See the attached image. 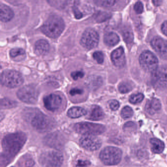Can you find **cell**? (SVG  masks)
I'll return each instance as SVG.
<instances>
[{
  "label": "cell",
  "mask_w": 167,
  "mask_h": 167,
  "mask_svg": "<svg viewBox=\"0 0 167 167\" xmlns=\"http://www.w3.org/2000/svg\"><path fill=\"white\" fill-rule=\"evenodd\" d=\"M27 140L26 135L22 132L7 135L2 141L1 165L7 164L19 152Z\"/></svg>",
  "instance_id": "cell-1"
},
{
  "label": "cell",
  "mask_w": 167,
  "mask_h": 167,
  "mask_svg": "<svg viewBox=\"0 0 167 167\" xmlns=\"http://www.w3.org/2000/svg\"><path fill=\"white\" fill-rule=\"evenodd\" d=\"M65 28V23L62 18L58 15H52L45 21L41 30L46 36L56 38L61 35Z\"/></svg>",
  "instance_id": "cell-2"
},
{
  "label": "cell",
  "mask_w": 167,
  "mask_h": 167,
  "mask_svg": "<svg viewBox=\"0 0 167 167\" xmlns=\"http://www.w3.org/2000/svg\"><path fill=\"white\" fill-rule=\"evenodd\" d=\"M39 161L46 167H60L63 162V156L59 151H46L40 155Z\"/></svg>",
  "instance_id": "cell-3"
},
{
  "label": "cell",
  "mask_w": 167,
  "mask_h": 167,
  "mask_svg": "<svg viewBox=\"0 0 167 167\" xmlns=\"http://www.w3.org/2000/svg\"><path fill=\"white\" fill-rule=\"evenodd\" d=\"M122 151L120 148L114 147H105L100 153L101 161L106 165H116L120 163Z\"/></svg>",
  "instance_id": "cell-4"
},
{
  "label": "cell",
  "mask_w": 167,
  "mask_h": 167,
  "mask_svg": "<svg viewBox=\"0 0 167 167\" xmlns=\"http://www.w3.org/2000/svg\"><path fill=\"white\" fill-rule=\"evenodd\" d=\"M1 81L3 85L9 88L17 87L21 85L24 80L20 73L15 70H5L2 73Z\"/></svg>",
  "instance_id": "cell-5"
},
{
  "label": "cell",
  "mask_w": 167,
  "mask_h": 167,
  "mask_svg": "<svg viewBox=\"0 0 167 167\" xmlns=\"http://www.w3.org/2000/svg\"><path fill=\"white\" fill-rule=\"evenodd\" d=\"M75 131L84 135H93L101 134L105 132V127L97 123L88 122L77 123L74 126Z\"/></svg>",
  "instance_id": "cell-6"
},
{
  "label": "cell",
  "mask_w": 167,
  "mask_h": 167,
  "mask_svg": "<svg viewBox=\"0 0 167 167\" xmlns=\"http://www.w3.org/2000/svg\"><path fill=\"white\" fill-rule=\"evenodd\" d=\"M17 96L21 101L25 103L34 104L37 101L39 92L35 86L26 85L17 91Z\"/></svg>",
  "instance_id": "cell-7"
},
{
  "label": "cell",
  "mask_w": 167,
  "mask_h": 167,
  "mask_svg": "<svg viewBox=\"0 0 167 167\" xmlns=\"http://www.w3.org/2000/svg\"><path fill=\"white\" fill-rule=\"evenodd\" d=\"M31 124L36 130L39 131L45 132L52 129L54 126V122L46 115L40 113H37L32 118Z\"/></svg>",
  "instance_id": "cell-8"
},
{
  "label": "cell",
  "mask_w": 167,
  "mask_h": 167,
  "mask_svg": "<svg viewBox=\"0 0 167 167\" xmlns=\"http://www.w3.org/2000/svg\"><path fill=\"white\" fill-rule=\"evenodd\" d=\"M99 42V35L97 31L92 29H87L82 34L80 43L87 50H91L97 46Z\"/></svg>",
  "instance_id": "cell-9"
},
{
  "label": "cell",
  "mask_w": 167,
  "mask_h": 167,
  "mask_svg": "<svg viewBox=\"0 0 167 167\" xmlns=\"http://www.w3.org/2000/svg\"><path fill=\"white\" fill-rule=\"evenodd\" d=\"M139 62L142 67L147 72H155L157 69L158 61L152 52L145 51L142 53L139 58Z\"/></svg>",
  "instance_id": "cell-10"
},
{
  "label": "cell",
  "mask_w": 167,
  "mask_h": 167,
  "mask_svg": "<svg viewBox=\"0 0 167 167\" xmlns=\"http://www.w3.org/2000/svg\"><path fill=\"white\" fill-rule=\"evenodd\" d=\"M80 143L82 147L90 151L98 150L101 145L100 139L93 135H84L80 138Z\"/></svg>",
  "instance_id": "cell-11"
},
{
  "label": "cell",
  "mask_w": 167,
  "mask_h": 167,
  "mask_svg": "<svg viewBox=\"0 0 167 167\" xmlns=\"http://www.w3.org/2000/svg\"><path fill=\"white\" fill-rule=\"evenodd\" d=\"M152 80L155 85L160 88L167 87V67H162L154 72Z\"/></svg>",
  "instance_id": "cell-12"
},
{
  "label": "cell",
  "mask_w": 167,
  "mask_h": 167,
  "mask_svg": "<svg viewBox=\"0 0 167 167\" xmlns=\"http://www.w3.org/2000/svg\"><path fill=\"white\" fill-rule=\"evenodd\" d=\"M44 105L47 109L49 111H56L59 108L62 100L59 95L52 94L46 96L43 100Z\"/></svg>",
  "instance_id": "cell-13"
},
{
  "label": "cell",
  "mask_w": 167,
  "mask_h": 167,
  "mask_svg": "<svg viewBox=\"0 0 167 167\" xmlns=\"http://www.w3.org/2000/svg\"><path fill=\"white\" fill-rule=\"evenodd\" d=\"M151 45L157 54L165 59H167V41L160 37L154 38Z\"/></svg>",
  "instance_id": "cell-14"
},
{
  "label": "cell",
  "mask_w": 167,
  "mask_h": 167,
  "mask_svg": "<svg viewBox=\"0 0 167 167\" xmlns=\"http://www.w3.org/2000/svg\"><path fill=\"white\" fill-rule=\"evenodd\" d=\"M45 142L48 146L55 148L62 147L64 144L63 137L58 133L48 135L45 138Z\"/></svg>",
  "instance_id": "cell-15"
},
{
  "label": "cell",
  "mask_w": 167,
  "mask_h": 167,
  "mask_svg": "<svg viewBox=\"0 0 167 167\" xmlns=\"http://www.w3.org/2000/svg\"><path fill=\"white\" fill-rule=\"evenodd\" d=\"M111 58L113 63L118 67H123L126 63L125 52L122 47L114 50L111 54Z\"/></svg>",
  "instance_id": "cell-16"
},
{
  "label": "cell",
  "mask_w": 167,
  "mask_h": 167,
  "mask_svg": "<svg viewBox=\"0 0 167 167\" xmlns=\"http://www.w3.org/2000/svg\"><path fill=\"white\" fill-rule=\"evenodd\" d=\"M14 16L12 10L9 6L3 4L0 5V19L4 22L10 21Z\"/></svg>",
  "instance_id": "cell-17"
},
{
  "label": "cell",
  "mask_w": 167,
  "mask_h": 167,
  "mask_svg": "<svg viewBox=\"0 0 167 167\" xmlns=\"http://www.w3.org/2000/svg\"><path fill=\"white\" fill-rule=\"evenodd\" d=\"M50 45L49 43L44 39L38 40L35 44V52L38 55H45L49 51Z\"/></svg>",
  "instance_id": "cell-18"
},
{
  "label": "cell",
  "mask_w": 167,
  "mask_h": 167,
  "mask_svg": "<svg viewBox=\"0 0 167 167\" xmlns=\"http://www.w3.org/2000/svg\"><path fill=\"white\" fill-rule=\"evenodd\" d=\"M161 102L158 99L154 98L147 102L146 110L148 113L153 115L161 109Z\"/></svg>",
  "instance_id": "cell-19"
},
{
  "label": "cell",
  "mask_w": 167,
  "mask_h": 167,
  "mask_svg": "<svg viewBox=\"0 0 167 167\" xmlns=\"http://www.w3.org/2000/svg\"><path fill=\"white\" fill-rule=\"evenodd\" d=\"M105 116L104 111L101 107L98 105H93L91 107V112L88 118L93 121H99L102 120Z\"/></svg>",
  "instance_id": "cell-20"
},
{
  "label": "cell",
  "mask_w": 167,
  "mask_h": 167,
  "mask_svg": "<svg viewBox=\"0 0 167 167\" xmlns=\"http://www.w3.org/2000/svg\"><path fill=\"white\" fill-rule=\"evenodd\" d=\"M9 55L11 59L17 62L22 61L26 56L25 50L17 48L11 49L9 52Z\"/></svg>",
  "instance_id": "cell-21"
},
{
  "label": "cell",
  "mask_w": 167,
  "mask_h": 167,
  "mask_svg": "<svg viewBox=\"0 0 167 167\" xmlns=\"http://www.w3.org/2000/svg\"><path fill=\"white\" fill-rule=\"evenodd\" d=\"M151 150L155 154H161L164 149V144L157 138H152L150 140Z\"/></svg>",
  "instance_id": "cell-22"
},
{
  "label": "cell",
  "mask_w": 167,
  "mask_h": 167,
  "mask_svg": "<svg viewBox=\"0 0 167 167\" xmlns=\"http://www.w3.org/2000/svg\"><path fill=\"white\" fill-rule=\"evenodd\" d=\"M87 112L84 108L80 107H73L69 109L67 115L71 118H77L84 116Z\"/></svg>",
  "instance_id": "cell-23"
},
{
  "label": "cell",
  "mask_w": 167,
  "mask_h": 167,
  "mask_svg": "<svg viewBox=\"0 0 167 167\" xmlns=\"http://www.w3.org/2000/svg\"><path fill=\"white\" fill-rule=\"evenodd\" d=\"M119 37L117 34L114 33H109L104 36V41L109 46H114L119 42Z\"/></svg>",
  "instance_id": "cell-24"
},
{
  "label": "cell",
  "mask_w": 167,
  "mask_h": 167,
  "mask_svg": "<svg viewBox=\"0 0 167 167\" xmlns=\"http://www.w3.org/2000/svg\"><path fill=\"white\" fill-rule=\"evenodd\" d=\"M133 87L131 82L124 81L122 82L119 85V90L121 93H126L131 91Z\"/></svg>",
  "instance_id": "cell-25"
},
{
  "label": "cell",
  "mask_w": 167,
  "mask_h": 167,
  "mask_svg": "<svg viewBox=\"0 0 167 167\" xmlns=\"http://www.w3.org/2000/svg\"><path fill=\"white\" fill-rule=\"evenodd\" d=\"M16 102L9 99H2L1 101V107L2 109L11 108L16 106Z\"/></svg>",
  "instance_id": "cell-26"
},
{
  "label": "cell",
  "mask_w": 167,
  "mask_h": 167,
  "mask_svg": "<svg viewBox=\"0 0 167 167\" xmlns=\"http://www.w3.org/2000/svg\"><path fill=\"white\" fill-rule=\"evenodd\" d=\"M110 16V14L108 13L99 11L95 15V19L97 22H102L109 19Z\"/></svg>",
  "instance_id": "cell-27"
},
{
  "label": "cell",
  "mask_w": 167,
  "mask_h": 167,
  "mask_svg": "<svg viewBox=\"0 0 167 167\" xmlns=\"http://www.w3.org/2000/svg\"><path fill=\"white\" fill-rule=\"evenodd\" d=\"M123 39L126 43H131L133 40V34L131 30H126L123 31Z\"/></svg>",
  "instance_id": "cell-28"
},
{
  "label": "cell",
  "mask_w": 167,
  "mask_h": 167,
  "mask_svg": "<svg viewBox=\"0 0 167 167\" xmlns=\"http://www.w3.org/2000/svg\"><path fill=\"white\" fill-rule=\"evenodd\" d=\"M133 114V111L131 108L129 106H125L122 110L121 116L123 118L128 119L131 117Z\"/></svg>",
  "instance_id": "cell-29"
},
{
  "label": "cell",
  "mask_w": 167,
  "mask_h": 167,
  "mask_svg": "<svg viewBox=\"0 0 167 167\" xmlns=\"http://www.w3.org/2000/svg\"><path fill=\"white\" fill-rule=\"evenodd\" d=\"M144 97V95L142 93L133 94L130 97V101L133 104H138L142 101Z\"/></svg>",
  "instance_id": "cell-30"
},
{
  "label": "cell",
  "mask_w": 167,
  "mask_h": 167,
  "mask_svg": "<svg viewBox=\"0 0 167 167\" xmlns=\"http://www.w3.org/2000/svg\"><path fill=\"white\" fill-rule=\"evenodd\" d=\"M93 57L98 63L101 64L104 62V54L101 52L96 51L94 52Z\"/></svg>",
  "instance_id": "cell-31"
},
{
  "label": "cell",
  "mask_w": 167,
  "mask_h": 167,
  "mask_svg": "<svg viewBox=\"0 0 167 167\" xmlns=\"http://www.w3.org/2000/svg\"><path fill=\"white\" fill-rule=\"evenodd\" d=\"M95 2L98 5L105 6V7H109L113 5L116 1H97Z\"/></svg>",
  "instance_id": "cell-32"
},
{
  "label": "cell",
  "mask_w": 167,
  "mask_h": 167,
  "mask_svg": "<svg viewBox=\"0 0 167 167\" xmlns=\"http://www.w3.org/2000/svg\"><path fill=\"white\" fill-rule=\"evenodd\" d=\"M84 74L83 72L77 71L73 72L72 73L71 76L73 80H76L79 78H82L84 77Z\"/></svg>",
  "instance_id": "cell-33"
},
{
  "label": "cell",
  "mask_w": 167,
  "mask_h": 167,
  "mask_svg": "<svg viewBox=\"0 0 167 167\" xmlns=\"http://www.w3.org/2000/svg\"><path fill=\"white\" fill-rule=\"evenodd\" d=\"M135 11L138 14L141 13L143 11V5L140 2H138L134 6Z\"/></svg>",
  "instance_id": "cell-34"
},
{
  "label": "cell",
  "mask_w": 167,
  "mask_h": 167,
  "mask_svg": "<svg viewBox=\"0 0 167 167\" xmlns=\"http://www.w3.org/2000/svg\"><path fill=\"white\" fill-rule=\"evenodd\" d=\"M120 106L118 101L116 100H112L109 101V106L111 109L113 111H116L119 108Z\"/></svg>",
  "instance_id": "cell-35"
},
{
  "label": "cell",
  "mask_w": 167,
  "mask_h": 167,
  "mask_svg": "<svg viewBox=\"0 0 167 167\" xmlns=\"http://www.w3.org/2000/svg\"><path fill=\"white\" fill-rule=\"evenodd\" d=\"M84 93V91L81 89L78 88H74L70 90L69 93L72 96H76L77 95H81Z\"/></svg>",
  "instance_id": "cell-36"
},
{
  "label": "cell",
  "mask_w": 167,
  "mask_h": 167,
  "mask_svg": "<svg viewBox=\"0 0 167 167\" xmlns=\"http://www.w3.org/2000/svg\"><path fill=\"white\" fill-rule=\"evenodd\" d=\"M73 11L75 17L76 19H80L82 17V14L76 6H73Z\"/></svg>",
  "instance_id": "cell-37"
},
{
  "label": "cell",
  "mask_w": 167,
  "mask_h": 167,
  "mask_svg": "<svg viewBox=\"0 0 167 167\" xmlns=\"http://www.w3.org/2000/svg\"><path fill=\"white\" fill-rule=\"evenodd\" d=\"M90 162L87 161H82L79 160L77 162V166L79 167H85L90 165Z\"/></svg>",
  "instance_id": "cell-38"
},
{
  "label": "cell",
  "mask_w": 167,
  "mask_h": 167,
  "mask_svg": "<svg viewBox=\"0 0 167 167\" xmlns=\"http://www.w3.org/2000/svg\"><path fill=\"white\" fill-rule=\"evenodd\" d=\"M161 30L165 35L167 36V21H165L163 23L161 26Z\"/></svg>",
  "instance_id": "cell-39"
},
{
  "label": "cell",
  "mask_w": 167,
  "mask_h": 167,
  "mask_svg": "<svg viewBox=\"0 0 167 167\" xmlns=\"http://www.w3.org/2000/svg\"><path fill=\"white\" fill-rule=\"evenodd\" d=\"M34 160L31 159H29L25 162V165L27 167H32L34 166Z\"/></svg>",
  "instance_id": "cell-40"
}]
</instances>
